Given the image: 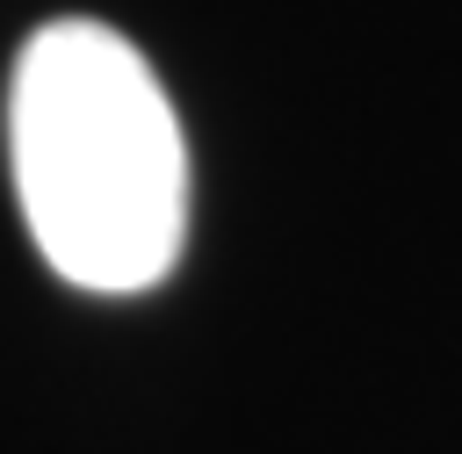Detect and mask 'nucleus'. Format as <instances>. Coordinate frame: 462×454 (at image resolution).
Listing matches in <instances>:
<instances>
[{"label":"nucleus","instance_id":"obj_1","mask_svg":"<svg viewBox=\"0 0 462 454\" xmlns=\"http://www.w3.org/2000/svg\"><path fill=\"white\" fill-rule=\"evenodd\" d=\"M7 159L43 267L87 295H144L188 245V144L144 50L108 22H43L7 86Z\"/></svg>","mask_w":462,"mask_h":454}]
</instances>
